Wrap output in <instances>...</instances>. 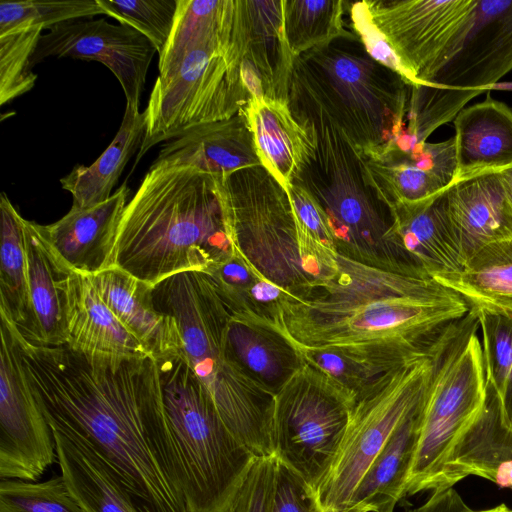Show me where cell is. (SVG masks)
I'll list each match as a JSON object with an SVG mask.
<instances>
[{"label":"cell","mask_w":512,"mask_h":512,"mask_svg":"<svg viewBox=\"0 0 512 512\" xmlns=\"http://www.w3.org/2000/svg\"><path fill=\"white\" fill-rule=\"evenodd\" d=\"M1 321L51 429L93 452L145 512H187L157 360L36 345Z\"/></svg>","instance_id":"obj_1"},{"label":"cell","mask_w":512,"mask_h":512,"mask_svg":"<svg viewBox=\"0 0 512 512\" xmlns=\"http://www.w3.org/2000/svg\"><path fill=\"white\" fill-rule=\"evenodd\" d=\"M469 306L426 274L377 269L339 255L337 275L302 297L284 295L269 326L299 351L339 350L399 366L428 353Z\"/></svg>","instance_id":"obj_2"},{"label":"cell","mask_w":512,"mask_h":512,"mask_svg":"<svg viewBox=\"0 0 512 512\" xmlns=\"http://www.w3.org/2000/svg\"><path fill=\"white\" fill-rule=\"evenodd\" d=\"M232 255L213 176L150 167L123 210L113 267L155 286L181 272L207 273Z\"/></svg>","instance_id":"obj_3"},{"label":"cell","mask_w":512,"mask_h":512,"mask_svg":"<svg viewBox=\"0 0 512 512\" xmlns=\"http://www.w3.org/2000/svg\"><path fill=\"white\" fill-rule=\"evenodd\" d=\"M152 294L158 310L175 321L182 357L229 430L257 458L275 456L274 395L253 381L231 355L226 338L231 315L210 276L181 272L153 286Z\"/></svg>","instance_id":"obj_4"},{"label":"cell","mask_w":512,"mask_h":512,"mask_svg":"<svg viewBox=\"0 0 512 512\" xmlns=\"http://www.w3.org/2000/svg\"><path fill=\"white\" fill-rule=\"evenodd\" d=\"M288 103L312 141L292 183L323 209L338 254L381 270L423 274L397 246L391 211L373 186L363 156L316 104L294 96Z\"/></svg>","instance_id":"obj_5"},{"label":"cell","mask_w":512,"mask_h":512,"mask_svg":"<svg viewBox=\"0 0 512 512\" xmlns=\"http://www.w3.org/2000/svg\"><path fill=\"white\" fill-rule=\"evenodd\" d=\"M411 86L348 31L294 58L289 96L316 104L364 157L403 133Z\"/></svg>","instance_id":"obj_6"},{"label":"cell","mask_w":512,"mask_h":512,"mask_svg":"<svg viewBox=\"0 0 512 512\" xmlns=\"http://www.w3.org/2000/svg\"><path fill=\"white\" fill-rule=\"evenodd\" d=\"M157 362L187 512H231L257 457L226 426L181 352Z\"/></svg>","instance_id":"obj_7"},{"label":"cell","mask_w":512,"mask_h":512,"mask_svg":"<svg viewBox=\"0 0 512 512\" xmlns=\"http://www.w3.org/2000/svg\"><path fill=\"white\" fill-rule=\"evenodd\" d=\"M478 331L477 318L469 312L450 324L436 343L405 497L436 490L454 445L484 409L488 383Z\"/></svg>","instance_id":"obj_8"},{"label":"cell","mask_w":512,"mask_h":512,"mask_svg":"<svg viewBox=\"0 0 512 512\" xmlns=\"http://www.w3.org/2000/svg\"><path fill=\"white\" fill-rule=\"evenodd\" d=\"M213 179L233 253L288 297L317 287L302 263L297 219L285 187L262 165Z\"/></svg>","instance_id":"obj_9"},{"label":"cell","mask_w":512,"mask_h":512,"mask_svg":"<svg viewBox=\"0 0 512 512\" xmlns=\"http://www.w3.org/2000/svg\"><path fill=\"white\" fill-rule=\"evenodd\" d=\"M512 71V0H477L471 22L421 86L411 87L399 139L425 142L470 100Z\"/></svg>","instance_id":"obj_10"},{"label":"cell","mask_w":512,"mask_h":512,"mask_svg":"<svg viewBox=\"0 0 512 512\" xmlns=\"http://www.w3.org/2000/svg\"><path fill=\"white\" fill-rule=\"evenodd\" d=\"M240 50L236 36L214 40L190 52L170 77H157L144 111L146 131L137 161L152 146L231 118L247 104Z\"/></svg>","instance_id":"obj_11"},{"label":"cell","mask_w":512,"mask_h":512,"mask_svg":"<svg viewBox=\"0 0 512 512\" xmlns=\"http://www.w3.org/2000/svg\"><path fill=\"white\" fill-rule=\"evenodd\" d=\"M355 403L354 393L305 361L274 395L275 456L317 493L339 454Z\"/></svg>","instance_id":"obj_12"},{"label":"cell","mask_w":512,"mask_h":512,"mask_svg":"<svg viewBox=\"0 0 512 512\" xmlns=\"http://www.w3.org/2000/svg\"><path fill=\"white\" fill-rule=\"evenodd\" d=\"M437 341L428 353L387 372L356 400L339 454L318 489L324 512H347L373 460L421 403Z\"/></svg>","instance_id":"obj_13"},{"label":"cell","mask_w":512,"mask_h":512,"mask_svg":"<svg viewBox=\"0 0 512 512\" xmlns=\"http://www.w3.org/2000/svg\"><path fill=\"white\" fill-rule=\"evenodd\" d=\"M370 19L421 86L468 28L477 0H364Z\"/></svg>","instance_id":"obj_14"},{"label":"cell","mask_w":512,"mask_h":512,"mask_svg":"<svg viewBox=\"0 0 512 512\" xmlns=\"http://www.w3.org/2000/svg\"><path fill=\"white\" fill-rule=\"evenodd\" d=\"M0 333V479L36 482L58 461L56 442L2 321Z\"/></svg>","instance_id":"obj_15"},{"label":"cell","mask_w":512,"mask_h":512,"mask_svg":"<svg viewBox=\"0 0 512 512\" xmlns=\"http://www.w3.org/2000/svg\"><path fill=\"white\" fill-rule=\"evenodd\" d=\"M154 45L137 30L104 18L68 21L42 34L33 66L47 57L97 61L119 81L126 104L139 107Z\"/></svg>","instance_id":"obj_16"},{"label":"cell","mask_w":512,"mask_h":512,"mask_svg":"<svg viewBox=\"0 0 512 512\" xmlns=\"http://www.w3.org/2000/svg\"><path fill=\"white\" fill-rule=\"evenodd\" d=\"M240 74L250 97L288 103L294 56L288 46L283 1L239 0Z\"/></svg>","instance_id":"obj_17"},{"label":"cell","mask_w":512,"mask_h":512,"mask_svg":"<svg viewBox=\"0 0 512 512\" xmlns=\"http://www.w3.org/2000/svg\"><path fill=\"white\" fill-rule=\"evenodd\" d=\"M129 191L124 184L100 204L72 206L58 221L38 224L46 244L64 267L94 276L114 266L116 236Z\"/></svg>","instance_id":"obj_18"},{"label":"cell","mask_w":512,"mask_h":512,"mask_svg":"<svg viewBox=\"0 0 512 512\" xmlns=\"http://www.w3.org/2000/svg\"><path fill=\"white\" fill-rule=\"evenodd\" d=\"M364 163L373 186L388 207L422 202L453 183L454 139L425 141L406 149L390 147L380 155L364 158Z\"/></svg>","instance_id":"obj_19"},{"label":"cell","mask_w":512,"mask_h":512,"mask_svg":"<svg viewBox=\"0 0 512 512\" xmlns=\"http://www.w3.org/2000/svg\"><path fill=\"white\" fill-rule=\"evenodd\" d=\"M262 165L241 109L231 118L195 126L166 141L150 167H187L212 176Z\"/></svg>","instance_id":"obj_20"},{"label":"cell","mask_w":512,"mask_h":512,"mask_svg":"<svg viewBox=\"0 0 512 512\" xmlns=\"http://www.w3.org/2000/svg\"><path fill=\"white\" fill-rule=\"evenodd\" d=\"M445 191L422 202L389 207L396 244L437 282L457 275L465 265L450 224Z\"/></svg>","instance_id":"obj_21"},{"label":"cell","mask_w":512,"mask_h":512,"mask_svg":"<svg viewBox=\"0 0 512 512\" xmlns=\"http://www.w3.org/2000/svg\"><path fill=\"white\" fill-rule=\"evenodd\" d=\"M445 196L450 224L465 263L484 246L512 238V202L498 173L452 183Z\"/></svg>","instance_id":"obj_22"},{"label":"cell","mask_w":512,"mask_h":512,"mask_svg":"<svg viewBox=\"0 0 512 512\" xmlns=\"http://www.w3.org/2000/svg\"><path fill=\"white\" fill-rule=\"evenodd\" d=\"M468 476L512 490V430L503 423L496 394L489 384L484 409L454 445L436 490L452 488Z\"/></svg>","instance_id":"obj_23"},{"label":"cell","mask_w":512,"mask_h":512,"mask_svg":"<svg viewBox=\"0 0 512 512\" xmlns=\"http://www.w3.org/2000/svg\"><path fill=\"white\" fill-rule=\"evenodd\" d=\"M454 181L500 173L512 167V108L488 96L454 119Z\"/></svg>","instance_id":"obj_24"},{"label":"cell","mask_w":512,"mask_h":512,"mask_svg":"<svg viewBox=\"0 0 512 512\" xmlns=\"http://www.w3.org/2000/svg\"><path fill=\"white\" fill-rule=\"evenodd\" d=\"M64 291L67 347L91 355L151 356L104 303L89 276L69 271Z\"/></svg>","instance_id":"obj_25"},{"label":"cell","mask_w":512,"mask_h":512,"mask_svg":"<svg viewBox=\"0 0 512 512\" xmlns=\"http://www.w3.org/2000/svg\"><path fill=\"white\" fill-rule=\"evenodd\" d=\"M100 297L118 321L156 360L181 352L175 321L153 300V286L112 267L89 276Z\"/></svg>","instance_id":"obj_26"},{"label":"cell","mask_w":512,"mask_h":512,"mask_svg":"<svg viewBox=\"0 0 512 512\" xmlns=\"http://www.w3.org/2000/svg\"><path fill=\"white\" fill-rule=\"evenodd\" d=\"M24 242L30 322L23 337L36 345L64 346L67 344L64 279L69 270L54 256L38 224L26 219Z\"/></svg>","instance_id":"obj_27"},{"label":"cell","mask_w":512,"mask_h":512,"mask_svg":"<svg viewBox=\"0 0 512 512\" xmlns=\"http://www.w3.org/2000/svg\"><path fill=\"white\" fill-rule=\"evenodd\" d=\"M242 110L262 166L287 189L311 152L308 132L294 118L289 103L250 97Z\"/></svg>","instance_id":"obj_28"},{"label":"cell","mask_w":512,"mask_h":512,"mask_svg":"<svg viewBox=\"0 0 512 512\" xmlns=\"http://www.w3.org/2000/svg\"><path fill=\"white\" fill-rule=\"evenodd\" d=\"M421 403L397 427L373 460L347 512H394L397 503L405 497L406 481L420 438Z\"/></svg>","instance_id":"obj_29"},{"label":"cell","mask_w":512,"mask_h":512,"mask_svg":"<svg viewBox=\"0 0 512 512\" xmlns=\"http://www.w3.org/2000/svg\"><path fill=\"white\" fill-rule=\"evenodd\" d=\"M226 338L239 366L273 395L304 364L300 351L269 326L230 316Z\"/></svg>","instance_id":"obj_30"},{"label":"cell","mask_w":512,"mask_h":512,"mask_svg":"<svg viewBox=\"0 0 512 512\" xmlns=\"http://www.w3.org/2000/svg\"><path fill=\"white\" fill-rule=\"evenodd\" d=\"M52 432L61 475L85 512H145L93 452L59 431Z\"/></svg>","instance_id":"obj_31"},{"label":"cell","mask_w":512,"mask_h":512,"mask_svg":"<svg viewBox=\"0 0 512 512\" xmlns=\"http://www.w3.org/2000/svg\"><path fill=\"white\" fill-rule=\"evenodd\" d=\"M438 283L465 300L472 314L512 318V238L484 246L460 273Z\"/></svg>","instance_id":"obj_32"},{"label":"cell","mask_w":512,"mask_h":512,"mask_svg":"<svg viewBox=\"0 0 512 512\" xmlns=\"http://www.w3.org/2000/svg\"><path fill=\"white\" fill-rule=\"evenodd\" d=\"M146 131V114L126 104L124 116L114 139L95 162L79 165L60 179L61 186L73 197L72 206L90 207L106 201L126 164L140 149Z\"/></svg>","instance_id":"obj_33"},{"label":"cell","mask_w":512,"mask_h":512,"mask_svg":"<svg viewBox=\"0 0 512 512\" xmlns=\"http://www.w3.org/2000/svg\"><path fill=\"white\" fill-rule=\"evenodd\" d=\"M238 0H178L173 28L159 55L160 78L176 72L201 45L232 36L238 26Z\"/></svg>","instance_id":"obj_34"},{"label":"cell","mask_w":512,"mask_h":512,"mask_svg":"<svg viewBox=\"0 0 512 512\" xmlns=\"http://www.w3.org/2000/svg\"><path fill=\"white\" fill-rule=\"evenodd\" d=\"M0 316L25 336L29 329L24 218L5 192L0 197Z\"/></svg>","instance_id":"obj_35"},{"label":"cell","mask_w":512,"mask_h":512,"mask_svg":"<svg viewBox=\"0 0 512 512\" xmlns=\"http://www.w3.org/2000/svg\"><path fill=\"white\" fill-rule=\"evenodd\" d=\"M207 274L231 317L262 324L285 294L260 279L239 256L233 255Z\"/></svg>","instance_id":"obj_36"},{"label":"cell","mask_w":512,"mask_h":512,"mask_svg":"<svg viewBox=\"0 0 512 512\" xmlns=\"http://www.w3.org/2000/svg\"><path fill=\"white\" fill-rule=\"evenodd\" d=\"M343 0H283L284 32L297 57L308 50L345 35Z\"/></svg>","instance_id":"obj_37"},{"label":"cell","mask_w":512,"mask_h":512,"mask_svg":"<svg viewBox=\"0 0 512 512\" xmlns=\"http://www.w3.org/2000/svg\"><path fill=\"white\" fill-rule=\"evenodd\" d=\"M473 315L481 332L487 382L496 394L503 423L512 430V318L485 312Z\"/></svg>","instance_id":"obj_38"},{"label":"cell","mask_w":512,"mask_h":512,"mask_svg":"<svg viewBox=\"0 0 512 512\" xmlns=\"http://www.w3.org/2000/svg\"><path fill=\"white\" fill-rule=\"evenodd\" d=\"M105 15L96 0L1 1L0 35L26 28L50 30L80 18Z\"/></svg>","instance_id":"obj_39"},{"label":"cell","mask_w":512,"mask_h":512,"mask_svg":"<svg viewBox=\"0 0 512 512\" xmlns=\"http://www.w3.org/2000/svg\"><path fill=\"white\" fill-rule=\"evenodd\" d=\"M43 29L15 30L0 35V104L4 105L30 91L37 80L32 58Z\"/></svg>","instance_id":"obj_40"},{"label":"cell","mask_w":512,"mask_h":512,"mask_svg":"<svg viewBox=\"0 0 512 512\" xmlns=\"http://www.w3.org/2000/svg\"><path fill=\"white\" fill-rule=\"evenodd\" d=\"M0 512H85L62 475L43 482L1 479Z\"/></svg>","instance_id":"obj_41"},{"label":"cell","mask_w":512,"mask_h":512,"mask_svg":"<svg viewBox=\"0 0 512 512\" xmlns=\"http://www.w3.org/2000/svg\"><path fill=\"white\" fill-rule=\"evenodd\" d=\"M104 14L144 35L160 55L170 37L178 0H96Z\"/></svg>","instance_id":"obj_42"},{"label":"cell","mask_w":512,"mask_h":512,"mask_svg":"<svg viewBox=\"0 0 512 512\" xmlns=\"http://www.w3.org/2000/svg\"><path fill=\"white\" fill-rule=\"evenodd\" d=\"M300 353L305 362L322 370L354 393L356 400L395 368L339 350H301Z\"/></svg>","instance_id":"obj_43"},{"label":"cell","mask_w":512,"mask_h":512,"mask_svg":"<svg viewBox=\"0 0 512 512\" xmlns=\"http://www.w3.org/2000/svg\"><path fill=\"white\" fill-rule=\"evenodd\" d=\"M271 512H324L317 491L277 457Z\"/></svg>","instance_id":"obj_44"},{"label":"cell","mask_w":512,"mask_h":512,"mask_svg":"<svg viewBox=\"0 0 512 512\" xmlns=\"http://www.w3.org/2000/svg\"><path fill=\"white\" fill-rule=\"evenodd\" d=\"M276 457L257 458L231 512H271L275 490Z\"/></svg>","instance_id":"obj_45"},{"label":"cell","mask_w":512,"mask_h":512,"mask_svg":"<svg viewBox=\"0 0 512 512\" xmlns=\"http://www.w3.org/2000/svg\"><path fill=\"white\" fill-rule=\"evenodd\" d=\"M286 190L295 211L299 232L318 245L338 253L327 216L315 198L296 183Z\"/></svg>","instance_id":"obj_46"},{"label":"cell","mask_w":512,"mask_h":512,"mask_svg":"<svg viewBox=\"0 0 512 512\" xmlns=\"http://www.w3.org/2000/svg\"><path fill=\"white\" fill-rule=\"evenodd\" d=\"M466 508L458 499L446 495L432 494L423 504L406 512H465Z\"/></svg>","instance_id":"obj_47"},{"label":"cell","mask_w":512,"mask_h":512,"mask_svg":"<svg viewBox=\"0 0 512 512\" xmlns=\"http://www.w3.org/2000/svg\"><path fill=\"white\" fill-rule=\"evenodd\" d=\"M505 192L512 202V167L498 173Z\"/></svg>","instance_id":"obj_48"},{"label":"cell","mask_w":512,"mask_h":512,"mask_svg":"<svg viewBox=\"0 0 512 512\" xmlns=\"http://www.w3.org/2000/svg\"><path fill=\"white\" fill-rule=\"evenodd\" d=\"M466 512H512V508L508 507L506 504L501 503L495 507L483 509V510H467Z\"/></svg>","instance_id":"obj_49"}]
</instances>
